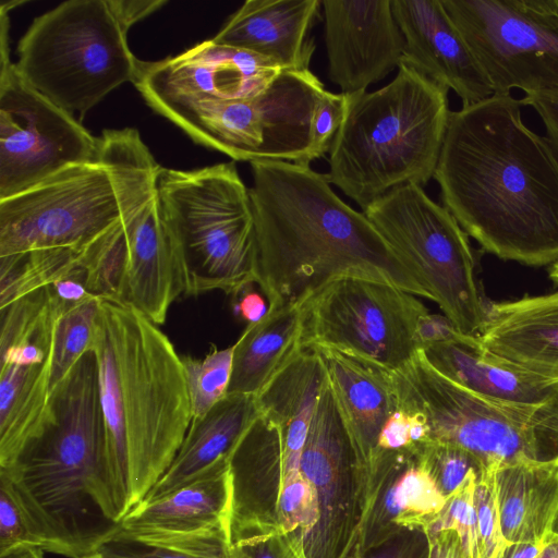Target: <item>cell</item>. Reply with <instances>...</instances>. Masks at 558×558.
<instances>
[{"instance_id": "6da1fadb", "label": "cell", "mask_w": 558, "mask_h": 558, "mask_svg": "<svg viewBox=\"0 0 558 558\" xmlns=\"http://www.w3.org/2000/svg\"><path fill=\"white\" fill-rule=\"evenodd\" d=\"M509 94L451 111L434 173L442 206L504 260H558V156Z\"/></svg>"}, {"instance_id": "7a4b0ae2", "label": "cell", "mask_w": 558, "mask_h": 558, "mask_svg": "<svg viewBox=\"0 0 558 558\" xmlns=\"http://www.w3.org/2000/svg\"><path fill=\"white\" fill-rule=\"evenodd\" d=\"M251 168L256 283L268 307L304 303L344 277L392 284L432 300L364 213L345 204L326 175L289 161H254Z\"/></svg>"}, {"instance_id": "3957f363", "label": "cell", "mask_w": 558, "mask_h": 558, "mask_svg": "<svg viewBox=\"0 0 558 558\" xmlns=\"http://www.w3.org/2000/svg\"><path fill=\"white\" fill-rule=\"evenodd\" d=\"M89 350L98 365L107 468L117 520L174 459L192 422L181 355L143 313L99 298Z\"/></svg>"}, {"instance_id": "277c9868", "label": "cell", "mask_w": 558, "mask_h": 558, "mask_svg": "<svg viewBox=\"0 0 558 558\" xmlns=\"http://www.w3.org/2000/svg\"><path fill=\"white\" fill-rule=\"evenodd\" d=\"M45 551L84 558L120 529L109 483L95 353L51 390L50 416L0 468Z\"/></svg>"}, {"instance_id": "5b68a950", "label": "cell", "mask_w": 558, "mask_h": 558, "mask_svg": "<svg viewBox=\"0 0 558 558\" xmlns=\"http://www.w3.org/2000/svg\"><path fill=\"white\" fill-rule=\"evenodd\" d=\"M100 153L0 199V263L48 252L83 254L147 204L161 166L132 128L104 130Z\"/></svg>"}, {"instance_id": "8992f818", "label": "cell", "mask_w": 558, "mask_h": 558, "mask_svg": "<svg viewBox=\"0 0 558 558\" xmlns=\"http://www.w3.org/2000/svg\"><path fill=\"white\" fill-rule=\"evenodd\" d=\"M449 89L400 64L386 86L351 95L329 149V183L364 210L386 193L434 178L450 116Z\"/></svg>"}, {"instance_id": "52a82bcc", "label": "cell", "mask_w": 558, "mask_h": 558, "mask_svg": "<svg viewBox=\"0 0 558 558\" xmlns=\"http://www.w3.org/2000/svg\"><path fill=\"white\" fill-rule=\"evenodd\" d=\"M156 195L182 258L185 295L220 290L236 298L256 283L252 201L234 162L161 167Z\"/></svg>"}, {"instance_id": "ba28073f", "label": "cell", "mask_w": 558, "mask_h": 558, "mask_svg": "<svg viewBox=\"0 0 558 558\" xmlns=\"http://www.w3.org/2000/svg\"><path fill=\"white\" fill-rule=\"evenodd\" d=\"M107 0H70L36 17L19 43L22 78L82 122L140 62Z\"/></svg>"}, {"instance_id": "9c48e42d", "label": "cell", "mask_w": 558, "mask_h": 558, "mask_svg": "<svg viewBox=\"0 0 558 558\" xmlns=\"http://www.w3.org/2000/svg\"><path fill=\"white\" fill-rule=\"evenodd\" d=\"M385 373L397 409L420 415L429 440L462 447L487 465L558 460V400L523 407L484 399L435 371L421 351Z\"/></svg>"}, {"instance_id": "30bf717a", "label": "cell", "mask_w": 558, "mask_h": 558, "mask_svg": "<svg viewBox=\"0 0 558 558\" xmlns=\"http://www.w3.org/2000/svg\"><path fill=\"white\" fill-rule=\"evenodd\" d=\"M324 90L311 70H283L252 98L172 101L151 108L196 143L233 160L310 166L312 119Z\"/></svg>"}, {"instance_id": "8fae6325", "label": "cell", "mask_w": 558, "mask_h": 558, "mask_svg": "<svg viewBox=\"0 0 558 558\" xmlns=\"http://www.w3.org/2000/svg\"><path fill=\"white\" fill-rule=\"evenodd\" d=\"M363 213L458 330L477 336L485 307L474 278V255L451 213L417 184L386 193Z\"/></svg>"}, {"instance_id": "7c38bea8", "label": "cell", "mask_w": 558, "mask_h": 558, "mask_svg": "<svg viewBox=\"0 0 558 558\" xmlns=\"http://www.w3.org/2000/svg\"><path fill=\"white\" fill-rule=\"evenodd\" d=\"M427 307L411 293L375 280L337 279L305 302L302 349H330L393 372L418 352Z\"/></svg>"}, {"instance_id": "4fadbf2b", "label": "cell", "mask_w": 558, "mask_h": 558, "mask_svg": "<svg viewBox=\"0 0 558 558\" xmlns=\"http://www.w3.org/2000/svg\"><path fill=\"white\" fill-rule=\"evenodd\" d=\"M9 8L1 5L0 199L96 159L99 137L20 75L10 59Z\"/></svg>"}, {"instance_id": "5bb4252c", "label": "cell", "mask_w": 558, "mask_h": 558, "mask_svg": "<svg viewBox=\"0 0 558 558\" xmlns=\"http://www.w3.org/2000/svg\"><path fill=\"white\" fill-rule=\"evenodd\" d=\"M494 94L558 88V0H441Z\"/></svg>"}, {"instance_id": "9a60e30c", "label": "cell", "mask_w": 558, "mask_h": 558, "mask_svg": "<svg viewBox=\"0 0 558 558\" xmlns=\"http://www.w3.org/2000/svg\"><path fill=\"white\" fill-rule=\"evenodd\" d=\"M301 471L318 502V521L303 539L306 558H357L371 474L351 440L327 377L308 427Z\"/></svg>"}, {"instance_id": "2e32d148", "label": "cell", "mask_w": 558, "mask_h": 558, "mask_svg": "<svg viewBox=\"0 0 558 558\" xmlns=\"http://www.w3.org/2000/svg\"><path fill=\"white\" fill-rule=\"evenodd\" d=\"M0 312V468H4L50 416L59 307L48 293L34 292Z\"/></svg>"}, {"instance_id": "e0dca14e", "label": "cell", "mask_w": 558, "mask_h": 558, "mask_svg": "<svg viewBox=\"0 0 558 558\" xmlns=\"http://www.w3.org/2000/svg\"><path fill=\"white\" fill-rule=\"evenodd\" d=\"M283 71L258 53L205 40L158 61H141L134 86L148 106L185 100H241L264 92Z\"/></svg>"}, {"instance_id": "ac0fdd59", "label": "cell", "mask_w": 558, "mask_h": 558, "mask_svg": "<svg viewBox=\"0 0 558 558\" xmlns=\"http://www.w3.org/2000/svg\"><path fill=\"white\" fill-rule=\"evenodd\" d=\"M328 76L341 93L354 95L401 64L404 37L391 0H324Z\"/></svg>"}, {"instance_id": "d6986e66", "label": "cell", "mask_w": 558, "mask_h": 558, "mask_svg": "<svg viewBox=\"0 0 558 558\" xmlns=\"http://www.w3.org/2000/svg\"><path fill=\"white\" fill-rule=\"evenodd\" d=\"M391 5L405 43L401 64L453 90L462 105L494 95L441 0H391Z\"/></svg>"}, {"instance_id": "ffe728a7", "label": "cell", "mask_w": 558, "mask_h": 558, "mask_svg": "<svg viewBox=\"0 0 558 558\" xmlns=\"http://www.w3.org/2000/svg\"><path fill=\"white\" fill-rule=\"evenodd\" d=\"M185 274L175 240L165 222L157 195L124 221L117 301L133 306L156 325L185 294Z\"/></svg>"}, {"instance_id": "44dd1931", "label": "cell", "mask_w": 558, "mask_h": 558, "mask_svg": "<svg viewBox=\"0 0 558 558\" xmlns=\"http://www.w3.org/2000/svg\"><path fill=\"white\" fill-rule=\"evenodd\" d=\"M228 462L230 544L250 536L283 532L279 521L284 476L281 425L259 413L234 445Z\"/></svg>"}, {"instance_id": "7402d4cb", "label": "cell", "mask_w": 558, "mask_h": 558, "mask_svg": "<svg viewBox=\"0 0 558 558\" xmlns=\"http://www.w3.org/2000/svg\"><path fill=\"white\" fill-rule=\"evenodd\" d=\"M369 474L360 555L401 529H424L445 506L446 498L418 462L417 449L380 450Z\"/></svg>"}, {"instance_id": "603a6c76", "label": "cell", "mask_w": 558, "mask_h": 558, "mask_svg": "<svg viewBox=\"0 0 558 558\" xmlns=\"http://www.w3.org/2000/svg\"><path fill=\"white\" fill-rule=\"evenodd\" d=\"M320 0H247L211 38L277 62L283 70H310L315 49L310 31Z\"/></svg>"}, {"instance_id": "cb8c5ba5", "label": "cell", "mask_w": 558, "mask_h": 558, "mask_svg": "<svg viewBox=\"0 0 558 558\" xmlns=\"http://www.w3.org/2000/svg\"><path fill=\"white\" fill-rule=\"evenodd\" d=\"M444 377L484 399L523 407L558 400V381L530 373L487 351L477 336L432 344L421 350Z\"/></svg>"}, {"instance_id": "d4e9b609", "label": "cell", "mask_w": 558, "mask_h": 558, "mask_svg": "<svg viewBox=\"0 0 558 558\" xmlns=\"http://www.w3.org/2000/svg\"><path fill=\"white\" fill-rule=\"evenodd\" d=\"M477 337L490 353L558 381V291L490 303Z\"/></svg>"}, {"instance_id": "484cf974", "label": "cell", "mask_w": 558, "mask_h": 558, "mask_svg": "<svg viewBox=\"0 0 558 558\" xmlns=\"http://www.w3.org/2000/svg\"><path fill=\"white\" fill-rule=\"evenodd\" d=\"M228 457L174 490L138 502L121 520L119 531L129 534H229Z\"/></svg>"}, {"instance_id": "4316f807", "label": "cell", "mask_w": 558, "mask_h": 558, "mask_svg": "<svg viewBox=\"0 0 558 558\" xmlns=\"http://www.w3.org/2000/svg\"><path fill=\"white\" fill-rule=\"evenodd\" d=\"M327 378L360 459L371 469L378 454L380 432L397 410L386 373L372 364L330 349H313Z\"/></svg>"}, {"instance_id": "83f0119b", "label": "cell", "mask_w": 558, "mask_h": 558, "mask_svg": "<svg viewBox=\"0 0 558 558\" xmlns=\"http://www.w3.org/2000/svg\"><path fill=\"white\" fill-rule=\"evenodd\" d=\"M496 494L507 543L537 542L558 521V460L519 461L497 465Z\"/></svg>"}, {"instance_id": "f1b7e54d", "label": "cell", "mask_w": 558, "mask_h": 558, "mask_svg": "<svg viewBox=\"0 0 558 558\" xmlns=\"http://www.w3.org/2000/svg\"><path fill=\"white\" fill-rule=\"evenodd\" d=\"M259 413L255 396L227 395L204 416L192 420L171 464L144 499L174 490L229 456Z\"/></svg>"}, {"instance_id": "f546056e", "label": "cell", "mask_w": 558, "mask_h": 558, "mask_svg": "<svg viewBox=\"0 0 558 558\" xmlns=\"http://www.w3.org/2000/svg\"><path fill=\"white\" fill-rule=\"evenodd\" d=\"M326 377L320 355L302 349L256 396L260 413L277 421L282 428L283 478L301 470L308 427Z\"/></svg>"}, {"instance_id": "4dcf8cb0", "label": "cell", "mask_w": 558, "mask_h": 558, "mask_svg": "<svg viewBox=\"0 0 558 558\" xmlns=\"http://www.w3.org/2000/svg\"><path fill=\"white\" fill-rule=\"evenodd\" d=\"M304 303L268 307L258 322L248 324L234 343L227 395L257 396L276 373L300 350Z\"/></svg>"}, {"instance_id": "1f68e13d", "label": "cell", "mask_w": 558, "mask_h": 558, "mask_svg": "<svg viewBox=\"0 0 558 558\" xmlns=\"http://www.w3.org/2000/svg\"><path fill=\"white\" fill-rule=\"evenodd\" d=\"M106 558H230L227 532L129 534L118 531L99 549Z\"/></svg>"}, {"instance_id": "d6a6232c", "label": "cell", "mask_w": 558, "mask_h": 558, "mask_svg": "<svg viewBox=\"0 0 558 558\" xmlns=\"http://www.w3.org/2000/svg\"><path fill=\"white\" fill-rule=\"evenodd\" d=\"M98 304L97 295L72 305L61 304L54 330L50 393L89 350Z\"/></svg>"}, {"instance_id": "836d02e7", "label": "cell", "mask_w": 558, "mask_h": 558, "mask_svg": "<svg viewBox=\"0 0 558 558\" xmlns=\"http://www.w3.org/2000/svg\"><path fill=\"white\" fill-rule=\"evenodd\" d=\"M234 343L225 349L215 344L203 357L181 355L191 403L192 420L204 416L228 392Z\"/></svg>"}, {"instance_id": "e575fe53", "label": "cell", "mask_w": 558, "mask_h": 558, "mask_svg": "<svg viewBox=\"0 0 558 558\" xmlns=\"http://www.w3.org/2000/svg\"><path fill=\"white\" fill-rule=\"evenodd\" d=\"M417 459L446 499L470 473L480 474L487 465L462 447L434 440L417 447Z\"/></svg>"}, {"instance_id": "d590c367", "label": "cell", "mask_w": 558, "mask_h": 558, "mask_svg": "<svg viewBox=\"0 0 558 558\" xmlns=\"http://www.w3.org/2000/svg\"><path fill=\"white\" fill-rule=\"evenodd\" d=\"M475 472L470 473L459 488L451 494L442 509L424 527L427 535L444 530L458 533L462 546L470 558H480L476 515L473 502Z\"/></svg>"}, {"instance_id": "8d00e7d4", "label": "cell", "mask_w": 558, "mask_h": 558, "mask_svg": "<svg viewBox=\"0 0 558 558\" xmlns=\"http://www.w3.org/2000/svg\"><path fill=\"white\" fill-rule=\"evenodd\" d=\"M496 464L486 465L476 476L473 502L476 515L480 558H497L504 538L496 494Z\"/></svg>"}, {"instance_id": "74e56055", "label": "cell", "mask_w": 558, "mask_h": 558, "mask_svg": "<svg viewBox=\"0 0 558 558\" xmlns=\"http://www.w3.org/2000/svg\"><path fill=\"white\" fill-rule=\"evenodd\" d=\"M279 521L284 533H299L303 539L318 521L315 489L301 470L283 478Z\"/></svg>"}, {"instance_id": "f35d334b", "label": "cell", "mask_w": 558, "mask_h": 558, "mask_svg": "<svg viewBox=\"0 0 558 558\" xmlns=\"http://www.w3.org/2000/svg\"><path fill=\"white\" fill-rule=\"evenodd\" d=\"M351 95L324 90L317 100L311 126V161L329 153L331 144L345 118Z\"/></svg>"}, {"instance_id": "ab89813d", "label": "cell", "mask_w": 558, "mask_h": 558, "mask_svg": "<svg viewBox=\"0 0 558 558\" xmlns=\"http://www.w3.org/2000/svg\"><path fill=\"white\" fill-rule=\"evenodd\" d=\"M22 545L43 548L10 483L0 476V555Z\"/></svg>"}, {"instance_id": "60d3db41", "label": "cell", "mask_w": 558, "mask_h": 558, "mask_svg": "<svg viewBox=\"0 0 558 558\" xmlns=\"http://www.w3.org/2000/svg\"><path fill=\"white\" fill-rule=\"evenodd\" d=\"M230 558H306L299 533L275 532L234 541Z\"/></svg>"}, {"instance_id": "b9f144b4", "label": "cell", "mask_w": 558, "mask_h": 558, "mask_svg": "<svg viewBox=\"0 0 558 558\" xmlns=\"http://www.w3.org/2000/svg\"><path fill=\"white\" fill-rule=\"evenodd\" d=\"M428 537L422 527H404L357 558H428Z\"/></svg>"}, {"instance_id": "7bdbcfd3", "label": "cell", "mask_w": 558, "mask_h": 558, "mask_svg": "<svg viewBox=\"0 0 558 558\" xmlns=\"http://www.w3.org/2000/svg\"><path fill=\"white\" fill-rule=\"evenodd\" d=\"M522 99L543 121L546 137L558 156V88L527 93Z\"/></svg>"}, {"instance_id": "ee69618b", "label": "cell", "mask_w": 558, "mask_h": 558, "mask_svg": "<svg viewBox=\"0 0 558 558\" xmlns=\"http://www.w3.org/2000/svg\"><path fill=\"white\" fill-rule=\"evenodd\" d=\"M411 418L404 411L397 409L385 423L378 439V452L416 450L411 439Z\"/></svg>"}, {"instance_id": "f6af8a7d", "label": "cell", "mask_w": 558, "mask_h": 558, "mask_svg": "<svg viewBox=\"0 0 558 558\" xmlns=\"http://www.w3.org/2000/svg\"><path fill=\"white\" fill-rule=\"evenodd\" d=\"M463 335L447 316L427 313L417 327L418 351L432 344L457 340Z\"/></svg>"}, {"instance_id": "bcb514c9", "label": "cell", "mask_w": 558, "mask_h": 558, "mask_svg": "<svg viewBox=\"0 0 558 558\" xmlns=\"http://www.w3.org/2000/svg\"><path fill=\"white\" fill-rule=\"evenodd\" d=\"M121 26L129 29L138 21L167 4L165 0H107Z\"/></svg>"}, {"instance_id": "7dc6e473", "label": "cell", "mask_w": 558, "mask_h": 558, "mask_svg": "<svg viewBox=\"0 0 558 558\" xmlns=\"http://www.w3.org/2000/svg\"><path fill=\"white\" fill-rule=\"evenodd\" d=\"M427 537L429 545L428 558H470L458 533L453 530H444L427 535Z\"/></svg>"}, {"instance_id": "c3c4849f", "label": "cell", "mask_w": 558, "mask_h": 558, "mask_svg": "<svg viewBox=\"0 0 558 558\" xmlns=\"http://www.w3.org/2000/svg\"><path fill=\"white\" fill-rule=\"evenodd\" d=\"M235 299L236 313L248 324L260 320L268 312L265 299L257 292H241Z\"/></svg>"}, {"instance_id": "681fc988", "label": "cell", "mask_w": 558, "mask_h": 558, "mask_svg": "<svg viewBox=\"0 0 558 558\" xmlns=\"http://www.w3.org/2000/svg\"><path fill=\"white\" fill-rule=\"evenodd\" d=\"M545 538L537 542L506 543L497 558H536Z\"/></svg>"}, {"instance_id": "f907efd6", "label": "cell", "mask_w": 558, "mask_h": 558, "mask_svg": "<svg viewBox=\"0 0 558 558\" xmlns=\"http://www.w3.org/2000/svg\"><path fill=\"white\" fill-rule=\"evenodd\" d=\"M44 549L37 546L22 545L0 555V558H45Z\"/></svg>"}, {"instance_id": "816d5d0a", "label": "cell", "mask_w": 558, "mask_h": 558, "mask_svg": "<svg viewBox=\"0 0 558 558\" xmlns=\"http://www.w3.org/2000/svg\"><path fill=\"white\" fill-rule=\"evenodd\" d=\"M536 558H558V532L547 535Z\"/></svg>"}, {"instance_id": "f5cc1de1", "label": "cell", "mask_w": 558, "mask_h": 558, "mask_svg": "<svg viewBox=\"0 0 558 558\" xmlns=\"http://www.w3.org/2000/svg\"><path fill=\"white\" fill-rule=\"evenodd\" d=\"M550 278L558 284V260H556L550 268Z\"/></svg>"}, {"instance_id": "db71d44e", "label": "cell", "mask_w": 558, "mask_h": 558, "mask_svg": "<svg viewBox=\"0 0 558 558\" xmlns=\"http://www.w3.org/2000/svg\"><path fill=\"white\" fill-rule=\"evenodd\" d=\"M84 558H106V557H104L100 553L96 551V553H94L89 556H86Z\"/></svg>"}, {"instance_id": "11a10c76", "label": "cell", "mask_w": 558, "mask_h": 558, "mask_svg": "<svg viewBox=\"0 0 558 558\" xmlns=\"http://www.w3.org/2000/svg\"><path fill=\"white\" fill-rule=\"evenodd\" d=\"M555 531H557V532H558V521H557V524H556V529H555Z\"/></svg>"}]
</instances>
